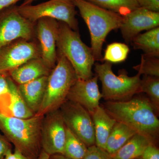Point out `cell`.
Here are the masks:
<instances>
[{"mask_svg": "<svg viewBox=\"0 0 159 159\" xmlns=\"http://www.w3.org/2000/svg\"><path fill=\"white\" fill-rule=\"evenodd\" d=\"M102 106L117 122L127 125L155 144L159 137V111L148 98L137 97L126 101H106Z\"/></svg>", "mask_w": 159, "mask_h": 159, "instance_id": "obj_1", "label": "cell"}, {"mask_svg": "<svg viewBox=\"0 0 159 159\" xmlns=\"http://www.w3.org/2000/svg\"><path fill=\"white\" fill-rule=\"evenodd\" d=\"M44 116L20 119L0 113V130L15 148L30 159H37L41 147V126Z\"/></svg>", "mask_w": 159, "mask_h": 159, "instance_id": "obj_2", "label": "cell"}, {"mask_svg": "<svg viewBox=\"0 0 159 159\" xmlns=\"http://www.w3.org/2000/svg\"><path fill=\"white\" fill-rule=\"evenodd\" d=\"M72 1L88 27L90 34L91 48L95 60L102 61L103 43L111 31L120 28L122 16L86 0Z\"/></svg>", "mask_w": 159, "mask_h": 159, "instance_id": "obj_3", "label": "cell"}, {"mask_svg": "<svg viewBox=\"0 0 159 159\" xmlns=\"http://www.w3.org/2000/svg\"><path fill=\"white\" fill-rule=\"evenodd\" d=\"M56 47L70 63L77 79L86 80L93 77L92 68L95 60L92 49L81 40L79 32L61 21H59Z\"/></svg>", "mask_w": 159, "mask_h": 159, "instance_id": "obj_4", "label": "cell"}, {"mask_svg": "<svg viewBox=\"0 0 159 159\" xmlns=\"http://www.w3.org/2000/svg\"><path fill=\"white\" fill-rule=\"evenodd\" d=\"M56 66L48 77L44 96L36 116H44L59 109L67 100L71 88L77 80L76 73L63 54L57 51Z\"/></svg>", "mask_w": 159, "mask_h": 159, "instance_id": "obj_5", "label": "cell"}, {"mask_svg": "<svg viewBox=\"0 0 159 159\" xmlns=\"http://www.w3.org/2000/svg\"><path fill=\"white\" fill-rule=\"evenodd\" d=\"M95 71L102 84L101 96L106 101H124L129 100L140 93L141 75L128 76L125 72L117 76L108 61L95 64Z\"/></svg>", "mask_w": 159, "mask_h": 159, "instance_id": "obj_6", "label": "cell"}, {"mask_svg": "<svg viewBox=\"0 0 159 159\" xmlns=\"http://www.w3.org/2000/svg\"><path fill=\"white\" fill-rule=\"evenodd\" d=\"M20 14L35 23L43 17L54 19L66 23L74 31L79 32L76 6L72 0H50L37 5L17 6Z\"/></svg>", "mask_w": 159, "mask_h": 159, "instance_id": "obj_7", "label": "cell"}, {"mask_svg": "<svg viewBox=\"0 0 159 159\" xmlns=\"http://www.w3.org/2000/svg\"><path fill=\"white\" fill-rule=\"evenodd\" d=\"M59 110L67 128L88 147L96 145L93 122L88 111L68 99Z\"/></svg>", "mask_w": 159, "mask_h": 159, "instance_id": "obj_8", "label": "cell"}, {"mask_svg": "<svg viewBox=\"0 0 159 159\" xmlns=\"http://www.w3.org/2000/svg\"><path fill=\"white\" fill-rule=\"evenodd\" d=\"M22 16L15 5L0 11V49L16 40L35 39L34 26Z\"/></svg>", "mask_w": 159, "mask_h": 159, "instance_id": "obj_9", "label": "cell"}, {"mask_svg": "<svg viewBox=\"0 0 159 159\" xmlns=\"http://www.w3.org/2000/svg\"><path fill=\"white\" fill-rule=\"evenodd\" d=\"M41 57L37 39L16 40L0 49V74H7L28 61Z\"/></svg>", "mask_w": 159, "mask_h": 159, "instance_id": "obj_10", "label": "cell"}, {"mask_svg": "<svg viewBox=\"0 0 159 159\" xmlns=\"http://www.w3.org/2000/svg\"><path fill=\"white\" fill-rule=\"evenodd\" d=\"M66 134V126L59 109L46 114L42 123V149L50 156L63 154Z\"/></svg>", "mask_w": 159, "mask_h": 159, "instance_id": "obj_11", "label": "cell"}, {"mask_svg": "<svg viewBox=\"0 0 159 159\" xmlns=\"http://www.w3.org/2000/svg\"><path fill=\"white\" fill-rule=\"evenodd\" d=\"M58 29L59 21L48 17L40 18L34 26L35 38L40 48L41 58L51 70L57 62L56 42Z\"/></svg>", "mask_w": 159, "mask_h": 159, "instance_id": "obj_12", "label": "cell"}, {"mask_svg": "<svg viewBox=\"0 0 159 159\" xmlns=\"http://www.w3.org/2000/svg\"><path fill=\"white\" fill-rule=\"evenodd\" d=\"M122 17L119 29L122 37L127 43H131L141 31H148L159 25V12L150 11L142 7L133 10Z\"/></svg>", "mask_w": 159, "mask_h": 159, "instance_id": "obj_13", "label": "cell"}, {"mask_svg": "<svg viewBox=\"0 0 159 159\" xmlns=\"http://www.w3.org/2000/svg\"><path fill=\"white\" fill-rule=\"evenodd\" d=\"M97 75L90 79H77L69 91L67 99L78 103L90 115L99 106L102 98Z\"/></svg>", "mask_w": 159, "mask_h": 159, "instance_id": "obj_14", "label": "cell"}, {"mask_svg": "<svg viewBox=\"0 0 159 159\" xmlns=\"http://www.w3.org/2000/svg\"><path fill=\"white\" fill-rule=\"evenodd\" d=\"M52 70L46 65L41 57H38L28 61L7 74L19 85L41 77L49 76Z\"/></svg>", "mask_w": 159, "mask_h": 159, "instance_id": "obj_15", "label": "cell"}, {"mask_svg": "<svg viewBox=\"0 0 159 159\" xmlns=\"http://www.w3.org/2000/svg\"><path fill=\"white\" fill-rule=\"evenodd\" d=\"M9 91L6 96L9 99L8 103L0 104V113L20 118L28 119L34 116L23 99L16 83L7 74Z\"/></svg>", "mask_w": 159, "mask_h": 159, "instance_id": "obj_16", "label": "cell"}, {"mask_svg": "<svg viewBox=\"0 0 159 159\" xmlns=\"http://www.w3.org/2000/svg\"><path fill=\"white\" fill-rule=\"evenodd\" d=\"M48 76H44L18 85L21 96L29 109L35 115L41 105Z\"/></svg>", "mask_w": 159, "mask_h": 159, "instance_id": "obj_17", "label": "cell"}, {"mask_svg": "<svg viewBox=\"0 0 159 159\" xmlns=\"http://www.w3.org/2000/svg\"><path fill=\"white\" fill-rule=\"evenodd\" d=\"M91 116L95 129L96 145L105 150L107 139L117 121L100 105Z\"/></svg>", "mask_w": 159, "mask_h": 159, "instance_id": "obj_18", "label": "cell"}, {"mask_svg": "<svg viewBox=\"0 0 159 159\" xmlns=\"http://www.w3.org/2000/svg\"><path fill=\"white\" fill-rule=\"evenodd\" d=\"M154 143L145 136L136 133L115 153L110 154L113 159H134L141 157L146 147Z\"/></svg>", "mask_w": 159, "mask_h": 159, "instance_id": "obj_19", "label": "cell"}, {"mask_svg": "<svg viewBox=\"0 0 159 159\" xmlns=\"http://www.w3.org/2000/svg\"><path fill=\"white\" fill-rule=\"evenodd\" d=\"M131 43L135 49L142 50L145 56L159 58V27L138 34Z\"/></svg>", "mask_w": 159, "mask_h": 159, "instance_id": "obj_20", "label": "cell"}, {"mask_svg": "<svg viewBox=\"0 0 159 159\" xmlns=\"http://www.w3.org/2000/svg\"><path fill=\"white\" fill-rule=\"evenodd\" d=\"M136 133L127 125L117 122L109 136L105 150L110 154L115 153Z\"/></svg>", "mask_w": 159, "mask_h": 159, "instance_id": "obj_21", "label": "cell"}, {"mask_svg": "<svg viewBox=\"0 0 159 159\" xmlns=\"http://www.w3.org/2000/svg\"><path fill=\"white\" fill-rule=\"evenodd\" d=\"M103 9L125 16L139 8L137 0H86Z\"/></svg>", "mask_w": 159, "mask_h": 159, "instance_id": "obj_22", "label": "cell"}, {"mask_svg": "<svg viewBox=\"0 0 159 159\" xmlns=\"http://www.w3.org/2000/svg\"><path fill=\"white\" fill-rule=\"evenodd\" d=\"M88 147L66 127L63 155L72 159H84Z\"/></svg>", "mask_w": 159, "mask_h": 159, "instance_id": "obj_23", "label": "cell"}, {"mask_svg": "<svg viewBox=\"0 0 159 159\" xmlns=\"http://www.w3.org/2000/svg\"><path fill=\"white\" fill-rule=\"evenodd\" d=\"M140 92L145 93L156 109L159 111V77L143 75L140 84Z\"/></svg>", "mask_w": 159, "mask_h": 159, "instance_id": "obj_24", "label": "cell"}, {"mask_svg": "<svg viewBox=\"0 0 159 159\" xmlns=\"http://www.w3.org/2000/svg\"><path fill=\"white\" fill-rule=\"evenodd\" d=\"M129 52L128 46L120 43H112L107 45L102 61L118 63L125 60Z\"/></svg>", "mask_w": 159, "mask_h": 159, "instance_id": "obj_25", "label": "cell"}, {"mask_svg": "<svg viewBox=\"0 0 159 159\" xmlns=\"http://www.w3.org/2000/svg\"><path fill=\"white\" fill-rule=\"evenodd\" d=\"M133 69L140 75L159 77V60L157 57L142 55L141 62Z\"/></svg>", "mask_w": 159, "mask_h": 159, "instance_id": "obj_26", "label": "cell"}, {"mask_svg": "<svg viewBox=\"0 0 159 159\" xmlns=\"http://www.w3.org/2000/svg\"><path fill=\"white\" fill-rule=\"evenodd\" d=\"M84 159H113L106 151L94 145L88 148L87 152Z\"/></svg>", "mask_w": 159, "mask_h": 159, "instance_id": "obj_27", "label": "cell"}, {"mask_svg": "<svg viewBox=\"0 0 159 159\" xmlns=\"http://www.w3.org/2000/svg\"><path fill=\"white\" fill-rule=\"evenodd\" d=\"M142 159H159V150L152 143L146 147L141 157Z\"/></svg>", "mask_w": 159, "mask_h": 159, "instance_id": "obj_28", "label": "cell"}, {"mask_svg": "<svg viewBox=\"0 0 159 159\" xmlns=\"http://www.w3.org/2000/svg\"><path fill=\"white\" fill-rule=\"evenodd\" d=\"M139 6L154 12L159 11V0H137Z\"/></svg>", "mask_w": 159, "mask_h": 159, "instance_id": "obj_29", "label": "cell"}, {"mask_svg": "<svg viewBox=\"0 0 159 159\" xmlns=\"http://www.w3.org/2000/svg\"><path fill=\"white\" fill-rule=\"evenodd\" d=\"M11 144L6 137L0 134V159H4L7 152L11 149Z\"/></svg>", "mask_w": 159, "mask_h": 159, "instance_id": "obj_30", "label": "cell"}, {"mask_svg": "<svg viewBox=\"0 0 159 159\" xmlns=\"http://www.w3.org/2000/svg\"><path fill=\"white\" fill-rule=\"evenodd\" d=\"M9 91L7 74H0V96L7 93Z\"/></svg>", "mask_w": 159, "mask_h": 159, "instance_id": "obj_31", "label": "cell"}, {"mask_svg": "<svg viewBox=\"0 0 159 159\" xmlns=\"http://www.w3.org/2000/svg\"><path fill=\"white\" fill-rule=\"evenodd\" d=\"M4 159H30L20 152V151L15 148L14 152L12 153L11 149L7 152Z\"/></svg>", "mask_w": 159, "mask_h": 159, "instance_id": "obj_32", "label": "cell"}, {"mask_svg": "<svg viewBox=\"0 0 159 159\" xmlns=\"http://www.w3.org/2000/svg\"><path fill=\"white\" fill-rule=\"evenodd\" d=\"M20 0H0V11L6 8L15 5Z\"/></svg>", "mask_w": 159, "mask_h": 159, "instance_id": "obj_33", "label": "cell"}, {"mask_svg": "<svg viewBox=\"0 0 159 159\" xmlns=\"http://www.w3.org/2000/svg\"><path fill=\"white\" fill-rule=\"evenodd\" d=\"M49 159H72L67 157L65 156L62 154H57L52 155L50 156V158Z\"/></svg>", "mask_w": 159, "mask_h": 159, "instance_id": "obj_34", "label": "cell"}, {"mask_svg": "<svg viewBox=\"0 0 159 159\" xmlns=\"http://www.w3.org/2000/svg\"><path fill=\"white\" fill-rule=\"evenodd\" d=\"M50 155L42 149L37 159H49Z\"/></svg>", "mask_w": 159, "mask_h": 159, "instance_id": "obj_35", "label": "cell"}, {"mask_svg": "<svg viewBox=\"0 0 159 159\" xmlns=\"http://www.w3.org/2000/svg\"><path fill=\"white\" fill-rule=\"evenodd\" d=\"M36 1L37 0H24V2L21 5L24 6V5H31V3Z\"/></svg>", "mask_w": 159, "mask_h": 159, "instance_id": "obj_36", "label": "cell"}, {"mask_svg": "<svg viewBox=\"0 0 159 159\" xmlns=\"http://www.w3.org/2000/svg\"><path fill=\"white\" fill-rule=\"evenodd\" d=\"M142 159L141 158V157H139V158H136V159Z\"/></svg>", "mask_w": 159, "mask_h": 159, "instance_id": "obj_37", "label": "cell"}]
</instances>
